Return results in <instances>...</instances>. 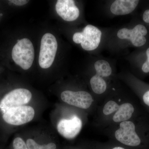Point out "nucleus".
I'll list each match as a JSON object with an SVG mask.
<instances>
[{
    "mask_svg": "<svg viewBox=\"0 0 149 149\" xmlns=\"http://www.w3.org/2000/svg\"><path fill=\"white\" fill-rule=\"evenodd\" d=\"M12 57L15 63L24 70L30 68L35 58V50L31 41L27 38L18 40L13 49Z\"/></svg>",
    "mask_w": 149,
    "mask_h": 149,
    "instance_id": "obj_1",
    "label": "nucleus"
},
{
    "mask_svg": "<svg viewBox=\"0 0 149 149\" xmlns=\"http://www.w3.org/2000/svg\"><path fill=\"white\" fill-rule=\"evenodd\" d=\"M58 48L56 37L51 33L43 35L41 41L39 63L42 68H49L53 63Z\"/></svg>",
    "mask_w": 149,
    "mask_h": 149,
    "instance_id": "obj_2",
    "label": "nucleus"
},
{
    "mask_svg": "<svg viewBox=\"0 0 149 149\" xmlns=\"http://www.w3.org/2000/svg\"><path fill=\"white\" fill-rule=\"evenodd\" d=\"M101 37V31L98 28L88 24L83 32L74 33L72 40L76 44H81V47L85 50L93 51L98 47Z\"/></svg>",
    "mask_w": 149,
    "mask_h": 149,
    "instance_id": "obj_3",
    "label": "nucleus"
},
{
    "mask_svg": "<svg viewBox=\"0 0 149 149\" xmlns=\"http://www.w3.org/2000/svg\"><path fill=\"white\" fill-rule=\"evenodd\" d=\"M2 114L3 119L7 123L19 125L31 121L35 116V111L32 107L23 105L9 108Z\"/></svg>",
    "mask_w": 149,
    "mask_h": 149,
    "instance_id": "obj_4",
    "label": "nucleus"
},
{
    "mask_svg": "<svg viewBox=\"0 0 149 149\" xmlns=\"http://www.w3.org/2000/svg\"><path fill=\"white\" fill-rule=\"evenodd\" d=\"M31 92L24 88H18L11 91L4 96L0 102L2 113L10 108L23 106L28 103L31 98Z\"/></svg>",
    "mask_w": 149,
    "mask_h": 149,
    "instance_id": "obj_5",
    "label": "nucleus"
},
{
    "mask_svg": "<svg viewBox=\"0 0 149 149\" xmlns=\"http://www.w3.org/2000/svg\"><path fill=\"white\" fill-rule=\"evenodd\" d=\"M135 129V124L132 121L127 120L121 122L120 128L115 133L116 138L126 146H137L141 143V141Z\"/></svg>",
    "mask_w": 149,
    "mask_h": 149,
    "instance_id": "obj_6",
    "label": "nucleus"
},
{
    "mask_svg": "<svg viewBox=\"0 0 149 149\" xmlns=\"http://www.w3.org/2000/svg\"><path fill=\"white\" fill-rule=\"evenodd\" d=\"M61 97L65 102L83 109L89 108L93 101L91 94L85 91H64L61 93Z\"/></svg>",
    "mask_w": 149,
    "mask_h": 149,
    "instance_id": "obj_7",
    "label": "nucleus"
},
{
    "mask_svg": "<svg viewBox=\"0 0 149 149\" xmlns=\"http://www.w3.org/2000/svg\"><path fill=\"white\" fill-rule=\"evenodd\" d=\"M82 126L81 119L77 116H74L70 119H61L58 123L57 129L63 137L72 139L80 133Z\"/></svg>",
    "mask_w": 149,
    "mask_h": 149,
    "instance_id": "obj_8",
    "label": "nucleus"
},
{
    "mask_svg": "<svg viewBox=\"0 0 149 149\" xmlns=\"http://www.w3.org/2000/svg\"><path fill=\"white\" fill-rule=\"evenodd\" d=\"M147 33L145 26L138 24L132 29L125 28L120 29L118 32L117 36L120 39L130 40L133 45L139 47L146 44V39L145 36Z\"/></svg>",
    "mask_w": 149,
    "mask_h": 149,
    "instance_id": "obj_9",
    "label": "nucleus"
},
{
    "mask_svg": "<svg viewBox=\"0 0 149 149\" xmlns=\"http://www.w3.org/2000/svg\"><path fill=\"white\" fill-rule=\"evenodd\" d=\"M57 13L66 21L76 20L80 15V11L73 0H58L56 4Z\"/></svg>",
    "mask_w": 149,
    "mask_h": 149,
    "instance_id": "obj_10",
    "label": "nucleus"
},
{
    "mask_svg": "<svg viewBox=\"0 0 149 149\" xmlns=\"http://www.w3.org/2000/svg\"><path fill=\"white\" fill-rule=\"evenodd\" d=\"M139 2L137 0H117L112 4L111 11L116 15L128 14L135 9Z\"/></svg>",
    "mask_w": 149,
    "mask_h": 149,
    "instance_id": "obj_11",
    "label": "nucleus"
},
{
    "mask_svg": "<svg viewBox=\"0 0 149 149\" xmlns=\"http://www.w3.org/2000/svg\"><path fill=\"white\" fill-rule=\"evenodd\" d=\"M134 111L133 105L129 103H125L119 106L113 117V120L115 122L127 121L131 117Z\"/></svg>",
    "mask_w": 149,
    "mask_h": 149,
    "instance_id": "obj_12",
    "label": "nucleus"
},
{
    "mask_svg": "<svg viewBox=\"0 0 149 149\" xmlns=\"http://www.w3.org/2000/svg\"><path fill=\"white\" fill-rule=\"evenodd\" d=\"M90 83L92 90L96 94H102L106 90L107 85L105 81L102 77L97 74L91 78Z\"/></svg>",
    "mask_w": 149,
    "mask_h": 149,
    "instance_id": "obj_13",
    "label": "nucleus"
},
{
    "mask_svg": "<svg viewBox=\"0 0 149 149\" xmlns=\"http://www.w3.org/2000/svg\"><path fill=\"white\" fill-rule=\"evenodd\" d=\"M95 68L97 74L102 77H107L111 74L112 69L109 63L103 60L97 61L95 63Z\"/></svg>",
    "mask_w": 149,
    "mask_h": 149,
    "instance_id": "obj_14",
    "label": "nucleus"
},
{
    "mask_svg": "<svg viewBox=\"0 0 149 149\" xmlns=\"http://www.w3.org/2000/svg\"><path fill=\"white\" fill-rule=\"evenodd\" d=\"M27 148L29 149H56V146L54 143H51L47 145H40L34 140L29 139L26 142Z\"/></svg>",
    "mask_w": 149,
    "mask_h": 149,
    "instance_id": "obj_15",
    "label": "nucleus"
},
{
    "mask_svg": "<svg viewBox=\"0 0 149 149\" xmlns=\"http://www.w3.org/2000/svg\"><path fill=\"white\" fill-rule=\"evenodd\" d=\"M118 104L113 101H110L105 105L103 109L104 114L109 115L114 111H117L119 109Z\"/></svg>",
    "mask_w": 149,
    "mask_h": 149,
    "instance_id": "obj_16",
    "label": "nucleus"
},
{
    "mask_svg": "<svg viewBox=\"0 0 149 149\" xmlns=\"http://www.w3.org/2000/svg\"><path fill=\"white\" fill-rule=\"evenodd\" d=\"M14 149H29L24 141L20 138H16L13 141Z\"/></svg>",
    "mask_w": 149,
    "mask_h": 149,
    "instance_id": "obj_17",
    "label": "nucleus"
},
{
    "mask_svg": "<svg viewBox=\"0 0 149 149\" xmlns=\"http://www.w3.org/2000/svg\"><path fill=\"white\" fill-rule=\"evenodd\" d=\"M146 54L148 59L144 63L142 66V70L144 72L148 73L149 72V48L146 51Z\"/></svg>",
    "mask_w": 149,
    "mask_h": 149,
    "instance_id": "obj_18",
    "label": "nucleus"
},
{
    "mask_svg": "<svg viewBox=\"0 0 149 149\" xmlns=\"http://www.w3.org/2000/svg\"><path fill=\"white\" fill-rule=\"evenodd\" d=\"M9 1L17 6H22L26 4L29 1L27 0H10Z\"/></svg>",
    "mask_w": 149,
    "mask_h": 149,
    "instance_id": "obj_19",
    "label": "nucleus"
},
{
    "mask_svg": "<svg viewBox=\"0 0 149 149\" xmlns=\"http://www.w3.org/2000/svg\"><path fill=\"white\" fill-rule=\"evenodd\" d=\"M143 100L146 104L149 106V91L146 92L143 95Z\"/></svg>",
    "mask_w": 149,
    "mask_h": 149,
    "instance_id": "obj_20",
    "label": "nucleus"
},
{
    "mask_svg": "<svg viewBox=\"0 0 149 149\" xmlns=\"http://www.w3.org/2000/svg\"><path fill=\"white\" fill-rule=\"evenodd\" d=\"M143 19L146 23H149V9L144 12L143 15Z\"/></svg>",
    "mask_w": 149,
    "mask_h": 149,
    "instance_id": "obj_21",
    "label": "nucleus"
},
{
    "mask_svg": "<svg viewBox=\"0 0 149 149\" xmlns=\"http://www.w3.org/2000/svg\"><path fill=\"white\" fill-rule=\"evenodd\" d=\"M125 149L123 148H122V147H115V148H113V149Z\"/></svg>",
    "mask_w": 149,
    "mask_h": 149,
    "instance_id": "obj_22",
    "label": "nucleus"
},
{
    "mask_svg": "<svg viewBox=\"0 0 149 149\" xmlns=\"http://www.w3.org/2000/svg\"><path fill=\"white\" fill-rule=\"evenodd\" d=\"M0 17H1V15H0Z\"/></svg>",
    "mask_w": 149,
    "mask_h": 149,
    "instance_id": "obj_23",
    "label": "nucleus"
}]
</instances>
